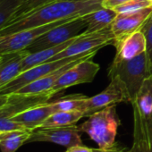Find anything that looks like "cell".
<instances>
[{
  "mask_svg": "<svg viewBox=\"0 0 152 152\" xmlns=\"http://www.w3.org/2000/svg\"><path fill=\"white\" fill-rule=\"evenodd\" d=\"M101 7V0H91L87 2L57 0L5 24L0 30V36L42 26L67 18L83 16Z\"/></svg>",
  "mask_w": 152,
  "mask_h": 152,
  "instance_id": "6da1fadb",
  "label": "cell"
},
{
  "mask_svg": "<svg viewBox=\"0 0 152 152\" xmlns=\"http://www.w3.org/2000/svg\"><path fill=\"white\" fill-rule=\"evenodd\" d=\"M120 124L116 105H112L88 116V119L79 127L97 143L99 148L107 149L116 144L115 139Z\"/></svg>",
  "mask_w": 152,
  "mask_h": 152,
  "instance_id": "7a4b0ae2",
  "label": "cell"
},
{
  "mask_svg": "<svg viewBox=\"0 0 152 152\" xmlns=\"http://www.w3.org/2000/svg\"><path fill=\"white\" fill-rule=\"evenodd\" d=\"M152 74V62L147 52L131 59L112 62L108 69V77L119 76L125 83L131 96V103L134 100L144 80Z\"/></svg>",
  "mask_w": 152,
  "mask_h": 152,
  "instance_id": "3957f363",
  "label": "cell"
},
{
  "mask_svg": "<svg viewBox=\"0 0 152 152\" xmlns=\"http://www.w3.org/2000/svg\"><path fill=\"white\" fill-rule=\"evenodd\" d=\"M113 40L114 35L111 27L91 33H86L83 31L77 36L76 39L71 45H69L62 52L56 54L48 62L71 56H77L93 51H99L103 47L112 44Z\"/></svg>",
  "mask_w": 152,
  "mask_h": 152,
  "instance_id": "277c9868",
  "label": "cell"
},
{
  "mask_svg": "<svg viewBox=\"0 0 152 152\" xmlns=\"http://www.w3.org/2000/svg\"><path fill=\"white\" fill-rule=\"evenodd\" d=\"M85 29L86 23L82 16L76 17L47 31L35 39L26 48V50H28L30 53H33L57 46L81 34L85 31Z\"/></svg>",
  "mask_w": 152,
  "mask_h": 152,
  "instance_id": "5b68a950",
  "label": "cell"
},
{
  "mask_svg": "<svg viewBox=\"0 0 152 152\" xmlns=\"http://www.w3.org/2000/svg\"><path fill=\"white\" fill-rule=\"evenodd\" d=\"M131 96L125 83L115 75L110 78L107 87L100 93L88 98L84 108V117H88L93 113L112 105L118 103H131Z\"/></svg>",
  "mask_w": 152,
  "mask_h": 152,
  "instance_id": "8992f818",
  "label": "cell"
},
{
  "mask_svg": "<svg viewBox=\"0 0 152 152\" xmlns=\"http://www.w3.org/2000/svg\"><path fill=\"white\" fill-rule=\"evenodd\" d=\"M74 18L76 17L67 18V19L54 22L48 24H45L42 26L23 30V31L13 32V33L7 34L4 36H0V55L15 53V52L24 50L35 39H37L39 37H40L47 31L64 23H67Z\"/></svg>",
  "mask_w": 152,
  "mask_h": 152,
  "instance_id": "52a82bcc",
  "label": "cell"
},
{
  "mask_svg": "<svg viewBox=\"0 0 152 152\" xmlns=\"http://www.w3.org/2000/svg\"><path fill=\"white\" fill-rule=\"evenodd\" d=\"M93 52H98V51H93ZM93 52L87 53L84 55H80L77 56H71V57H66L64 59L60 60H56V61H50V62H46L43 64H40L39 65L33 66L23 72H21L15 79H14L12 82H10L8 84L4 86L3 88L0 89V93L3 95H10L17 91L19 89L23 88V86L43 77V76L66 65L67 64H70L75 60H77L83 56H88Z\"/></svg>",
  "mask_w": 152,
  "mask_h": 152,
  "instance_id": "ba28073f",
  "label": "cell"
},
{
  "mask_svg": "<svg viewBox=\"0 0 152 152\" xmlns=\"http://www.w3.org/2000/svg\"><path fill=\"white\" fill-rule=\"evenodd\" d=\"M82 133L79 125L63 127H39L31 131L29 142H51L65 148L83 145Z\"/></svg>",
  "mask_w": 152,
  "mask_h": 152,
  "instance_id": "9c48e42d",
  "label": "cell"
},
{
  "mask_svg": "<svg viewBox=\"0 0 152 152\" xmlns=\"http://www.w3.org/2000/svg\"><path fill=\"white\" fill-rule=\"evenodd\" d=\"M92 58L83 60L67 69L56 82L52 92L56 95L72 86L93 82L100 67Z\"/></svg>",
  "mask_w": 152,
  "mask_h": 152,
  "instance_id": "30bf717a",
  "label": "cell"
},
{
  "mask_svg": "<svg viewBox=\"0 0 152 152\" xmlns=\"http://www.w3.org/2000/svg\"><path fill=\"white\" fill-rule=\"evenodd\" d=\"M151 15L152 7L132 13L117 14L111 25V30L114 35L112 44L115 45L132 33L139 31Z\"/></svg>",
  "mask_w": 152,
  "mask_h": 152,
  "instance_id": "8fae6325",
  "label": "cell"
},
{
  "mask_svg": "<svg viewBox=\"0 0 152 152\" xmlns=\"http://www.w3.org/2000/svg\"><path fill=\"white\" fill-rule=\"evenodd\" d=\"M97 54V52H93L88 56H83L77 60H75L70 64H67L66 65L43 76V77L23 86V88L19 89L17 91H15V93L17 94H44V93H48V92H52V89L56 83V82L57 81V79L60 77V76L70 67L73 66L74 64H78L80 62H82L83 60H85L87 58H91L93 57L95 55ZM53 93V92H52Z\"/></svg>",
  "mask_w": 152,
  "mask_h": 152,
  "instance_id": "7c38bea8",
  "label": "cell"
},
{
  "mask_svg": "<svg viewBox=\"0 0 152 152\" xmlns=\"http://www.w3.org/2000/svg\"><path fill=\"white\" fill-rule=\"evenodd\" d=\"M114 47L116 49L114 62L131 60L146 52V39L142 31L139 30L115 44Z\"/></svg>",
  "mask_w": 152,
  "mask_h": 152,
  "instance_id": "4fadbf2b",
  "label": "cell"
},
{
  "mask_svg": "<svg viewBox=\"0 0 152 152\" xmlns=\"http://www.w3.org/2000/svg\"><path fill=\"white\" fill-rule=\"evenodd\" d=\"M54 113L55 111L51 101H48L15 115L12 120L21 124L27 130L33 131L34 129L40 127L45 120Z\"/></svg>",
  "mask_w": 152,
  "mask_h": 152,
  "instance_id": "5bb4252c",
  "label": "cell"
},
{
  "mask_svg": "<svg viewBox=\"0 0 152 152\" xmlns=\"http://www.w3.org/2000/svg\"><path fill=\"white\" fill-rule=\"evenodd\" d=\"M30 52L26 49L2 55L0 61V89L8 84L22 72V61Z\"/></svg>",
  "mask_w": 152,
  "mask_h": 152,
  "instance_id": "9a60e30c",
  "label": "cell"
},
{
  "mask_svg": "<svg viewBox=\"0 0 152 152\" xmlns=\"http://www.w3.org/2000/svg\"><path fill=\"white\" fill-rule=\"evenodd\" d=\"M133 113L148 122L152 116V74L142 83L134 100L131 103Z\"/></svg>",
  "mask_w": 152,
  "mask_h": 152,
  "instance_id": "2e32d148",
  "label": "cell"
},
{
  "mask_svg": "<svg viewBox=\"0 0 152 152\" xmlns=\"http://www.w3.org/2000/svg\"><path fill=\"white\" fill-rule=\"evenodd\" d=\"M117 13L114 9L101 7L82 16L86 23L84 32L91 33L110 28Z\"/></svg>",
  "mask_w": 152,
  "mask_h": 152,
  "instance_id": "e0dca14e",
  "label": "cell"
},
{
  "mask_svg": "<svg viewBox=\"0 0 152 152\" xmlns=\"http://www.w3.org/2000/svg\"><path fill=\"white\" fill-rule=\"evenodd\" d=\"M77 36H75L72 39H69V40H67V41H65V42H64L62 44H59L57 46L28 54L22 61V72L28 70V69H30V68H31V67H33V66H36V65H39L40 64L48 62L56 54L62 52L69 45H71L76 39Z\"/></svg>",
  "mask_w": 152,
  "mask_h": 152,
  "instance_id": "ac0fdd59",
  "label": "cell"
},
{
  "mask_svg": "<svg viewBox=\"0 0 152 152\" xmlns=\"http://www.w3.org/2000/svg\"><path fill=\"white\" fill-rule=\"evenodd\" d=\"M120 152H152L148 139L147 123L133 117V142L131 148L122 147Z\"/></svg>",
  "mask_w": 152,
  "mask_h": 152,
  "instance_id": "d6986e66",
  "label": "cell"
},
{
  "mask_svg": "<svg viewBox=\"0 0 152 152\" xmlns=\"http://www.w3.org/2000/svg\"><path fill=\"white\" fill-rule=\"evenodd\" d=\"M31 131L0 132V149L1 152H15L24 143H27Z\"/></svg>",
  "mask_w": 152,
  "mask_h": 152,
  "instance_id": "ffe728a7",
  "label": "cell"
},
{
  "mask_svg": "<svg viewBox=\"0 0 152 152\" xmlns=\"http://www.w3.org/2000/svg\"><path fill=\"white\" fill-rule=\"evenodd\" d=\"M84 117V112L82 110L59 111L52 114L40 127H63L73 125Z\"/></svg>",
  "mask_w": 152,
  "mask_h": 152,
  "instance_id": "44dd1931",
  "label": "cell"
},
{
  "mask_svg": "<svg viewBox=\"0 0 152 152\" xmlns=\"http://www.w3.org/2000/svg\"><path fill=\"white\" fill-rule=\"evenodd\" d=\"M89 97L83 94H72L61 97L54 101H51L54 111H74L82 110L84 112L86 101Z\"/></svg>",
  "mask_w": 152,
  "mask_h": 152,
  "instance_id": "7402d4cb",
  "label": "cell"
},
{
  "mask_svg": "<svg viewBox=\"0 0 152 152\" xmlns=\"http://www.w3.org/2000/svg\"><path fill=\"white\" fill-rule=\"evenodd\" d=\"M56 1H57V0H20L9 21L7 23L13 22L21 16H23L39 7H42Z\"/></svg>",
  "mask_w": 152,
  "mask_h": 152,
  "instance_id": "603a6c76",
  "label": "cell"
},
{
  "mask_svg": "<svg viewBox=\"0 0 152 152\" xmlns=\"http://www.w3.org/2000/svg\"><path fill=\"white\" fill-rule=\"evenodd\" d=\"M152 7L149 0H131L117 7H115L114 10L117 14H126V13H132L139 11L143 8L150 7Z\"/></svg>",
  "mask_w": 152,
  "mask_h": 152,
  "instance_id": "cb8c5ba5",
  "label": "cell"
},
{
  "mask_svg": "<svg viewBox=\"0 0 152 152\" xmlns=\"http://www.w3.org/2000/svg\"><path fill=\"white\" fill-rule=\"evenodd\" d=\"M20 0H4L0 5V30L9 21Z\"/></svg>",
  "mask_w": 152,
  "mask_h": 152,
  "instance_id": "d4e9b609",
  "label": "cell"
},
{
  "mask_svg": "<svg viewBox=\"0 0 152 152\" xmlns=\"http://www.w3.org/2000/svg\"><path fill=\"white\" fill-rule=\"evenodd\" d=\"M146 39V52L152 62V15L148 18L144 24L140 29Z\"/></svg>",
  "mask_w": 152,
  "mask_h": 152,
  "instance_id": "484cf974",
  "label": "cell"
},
{
  "mask_svg": "<svg viewBox=\"0 0 152 152\" xmlns=\"http://www.w3.org/2000/svg\"><path fill=\"white\" fill-rule=\"evenodd\" d=\"M131 0H103L102 1V7L106 8L115 9V7L128 2Z\"/></svg>",
  "mask_w": 152,
  "mask_h": 152,
  "instance_id": "4316f807",
  "label": "cell"
},
{
  "mask_svg": "<svg viewBox=\"0 0 152 152\" xmlns=\"http://www.w3.org/2000/svg\"><path fill=\"white\" fill-rule=\"evenodd\" d=\"M65 152H96L95 148H91L89 147L83 145H76L70 148H67Z\"/></svg>",
  "mask_w": 152,
  "mask_h": 152,
  "instance_id": "83f0119b",
  "label": "cell"
},
{
  "mask_svg": "<svg viewBox=\"0 0 152 152\" xmlns=\"http://www.w3.org/2000/svg\"><path fill=\"white\" fill-rule=\"evenodd\" d=\"M148 143L150 149L152 151V116L148 119Z\"/></svg>",
  "mask_w": 152,
  "mask_h": 152,
  "instance_id": "f1b7e54d",
  "label": "cell"
},
{
  "mask_svg": "<svg viewBox=\"0 0 152 152\" xmlns=\"http://www.w3.org/2000/svg\"><path fill=\"white\" fill-rule=\"evenodd\" d=\"M121 148H122L121 146L115 144V146H113L112 148H107V149H101V148H95V151H96V152H120Z\"/></svg>",
  "mask_w": 152,
  "mask_h": 152,
  "instance_id": "f546056e",
  "label": "cell"
},
{
  "mask_svg": "<svg viewBox=\"0 0 152 152\" xmlns=\"http://www.w3.org/2000/svg\"><path fill=\"white\" fill-rule=\"evenodd\" d=\"M8 100V95H3L0 93V108L3 107Z\"/></svg>",
  "mask_w": 152,
  "mask_h": 152,
  "instance_id": "4dcf8cb0",
  "label": "cell"
},
{
  "mask_svg": "<svg viewBox=\"0 0 152 152\" xmlns=\"http://www.w3.org/2000/svg\"><path fill=\"white\" fill-rule=\"evenodd\" d=\"M71 1H81V2H87V1H91V0H71ZM103 1V0H101Z\"/></svg>",
  "mask_w": 152,
  "mask_h": 152,
  "instance_id": "1f68e13d",
  "label": "cell"
},
{
  "mask_svg": "<svg viewBox=\"0 0 152 152\" xmlns=\"http://www.w3.org/2000/svg\"><path fill=\"white\" fill-rule=\"evenodd\" d=\"M2 56H3L2 55H0V61H1V59H2Z\"/></svg>",
  "mask_w": 152,
  "mask_h": 152,
  "instance_id": "d6a6232c",
  "label": "cell"
},
{
  "mask_svg": "<svg viewBox=\"0 0 152 152\" xmlns=\"http://www.w3.org/2000/svg\"><path fill=\"white\" fill-rule=\"evenodd\" d=\"M3 1H4V0H0V5H1V3H2Z\"/></svg>",
  "mask_w": 152,
  "mask_h": 152,
  "instance_id": "836d02e7",
  "label": "cell"
},
{
  "mask_svg": "<svg viewBox=\"0 0 152 152\" xmlns=\"http://www.w3.org/2000/svg\"><path fill=\"white\" fill-rule=\"evenodd\" d=\"M149 2H150V4H151V6H152V0H149Z\"/></svg>",
  "mask_w": 152,
  "mask_h": 152,
  "instance_id": "e575fe53",
  "label": "cell"
}]
</instances>
